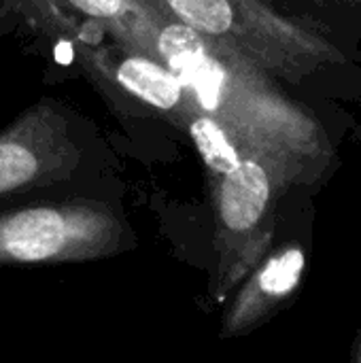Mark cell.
Returning <instances> with one entry per match:
<instances>
[{
    "label": "cell",
    "mask_w": 361,
    "mask_h": 363,
    "mask_svg": "<svg viewBox=\"0 0 361 363\" xmlns=\"http://www.w3.org/2000/svg\"><path fill=\"white\" fill-rule=\"evenodd\" d=\"M155 45L157 60L183 81L204 113L243 136L270 140L313 160L317 128L268 83L260 66L170 17Z\"/></svg>",
    "instance_id": "1"
},
{
    "label": "cell",
    "mask_w": 361,
    "mask_h": 363,
    "mask_svg": "<svg viewBox=\"0 0 361 363\" xmlns=\"http://www.w3.org/2000/svg\"><path fill=\"white\" fill-rule=\"evenodd\" d=\"M304 162L306 157L285 147L262 145L249 149L228 174L211 177L219 298L247 274L268 245L277 200L287 183L302 172Z\"/></svg>",
    "instance_id": "2"
},
{
    "label": "cell",
    "mask_w": 361,
    "mask_h": 363,
    "mask_svg": "<svg viewBox=\"0 0 361 363\" xmlns=\"http://www.w3.org/2000/svg\"><path fill=\"white\" fill-rule=\"evenodd\" d=\"M123 223L91 200L34 204L0 213V264H64L113 255Z\"/></svg>",
    "instance_id": "3"
},
{
    "label": "cell",
    "mask_w": 361,
    "mask_h": 363,
    "mask_svg": "<svg viewBox=\"0 0 361 363\" xmlns=\"http://www.w3.org/2000/svg\"><path fill=\"white\" fill-rule=\"evenodd\" d=\"M166 17L232 49L262 70L291 72L317 55L313 38L281 19L266 0H149Z\"/></svg>",
    "instance_id": "4"
},
{
    "label": "cell",
    "mask_w": 361,
    "mask_h": 363,
    "mask_svg": "<svg viewBox=\"0 0 361 363\" xmlns=\"http://www.w3.org/2000/svg\"><path fill=\"white\" fill-rule=\"evenodd\" d=\"M77 160L66 119L49 106H34L0 136V198L64 177Z\"/></svg>",
    "instance_id": "5"
},
{
    "label": "cell",
    "mask_w": 361,
    "mask_h": 363,
    "mask_svg": "<svg viewBox=\"0 0 361 363\" xmlns=\"http://www.w3.org/2000/svg\"><path fill=\"white\" fill-rule=\"evenodd\" d=\"M304 270L306 249L300 242H289L272 251L234 298L223 319V336L249 334L262 325L289 298H294L302 285Z\"/></svg>",
    "instance_id": "6"
},
{
    "label": "cell",
    "mask_w": 361,
    "mask_h": 363,
    "mask_svg": "<svg viewBox=\"0 0 361 363\" xmlns=\"http://www.w3.org/2000/svg\"><path fill=\"white\" fill-rule=\"evenodd\" d=\"M104 70L117 87L155 108L181 130L189 113L198 108L183 81L157 57L121 47V53L113 55Z\"/></svg>",
    "instance_id": "7"
},
{
    "label": "cell",
    "mask_w": 361,
    "mask_h": 363,
    "mask_svg": "<svg viewBox=\"0 0 361 363\" xmlns=\"http://www.w3.org/2000/svg\"><path fill=\"white\" fill-rule=\"evenodd\" d=\"M72 9L85 13L104 26L113 38L130 49L157 57V32L168 19L149 0H64Z\"/></svg>",
    "instance_id": "8"
},
{
    "label": "cell",
    "mask_w": 361,
    "mask_h": 363,
    "mask_svg": "<svg viewBox=\"0 0 361 363\" xmlns=\"http://www.w3.org/2000/svg\"><path fill=\"white\" fill-rule=\"evenodd\" d=\"M183 132L194 140V147L198 149V153L209 170V177L228 174L230 170H234L240 164L245 153L253 147H262V145L283 147V145H277L270 140L243 136V134L234 132L232 128H228L226 123H221L219 119L204 113L200 106L194 113H189V117L183 125ZM285 149H289V147H285ZM289 151H294V149H289Z\"/></svg>",
    "instance_id": "9"
},
{
    "label": "cell",
    "mask_w": 361,
    "mask_h": 363,
    "mask_svg": "<svg viewBox=\"0 0 361 363\" xmlns=\"http://www.w3.org/2000/svg\"><path fill=\"white\" fill-rule=\"evenodd\" d=\"M34 32L64 40L77 43L79 40V23L66 11L64 0H4Z\"/></svg>",
    "instance_id": "10"
},
{
    "label": "cell",
    "mask_w": 361,
    "mask_h": 363,
    "mask_svg": "<svg viewBox=\"0 0 361 363\" xmlns=\"http://www.w3.org/2000/svg\"><path fill=\"white\" fill-rule=\"evenodd\" d=\"M323 4H347V6H361V0H317Z\"/></svg>",
    "instance_id": "11"
},
{
    "label": "cell",
    "mask_w": 361,
    "mask_h": 363,
    "mask_svg": "<svg viewBox=\"0 0 361 363\" xmlns=\"http://www.w3.org/2000/svg\"><path fill=\"white\" fill-rule=\"evenodd\" d=\"M353 362L361 363V332L357 334V338H355V342H353Z\"/></svg>",
    "instance_id": "12"
}]
</instances>
